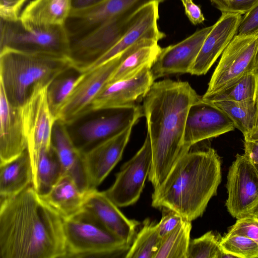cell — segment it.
<instances>
[{"mask_svg":"<svg viewBox=\"0 0 258 258\" xmlns=\"http://www.w3.org/2000/svg\"><path fill=\"white\" fill-rule=\"evenodd\" d=\"M1 258H63V219L30 185L0 199Z\"/></svg>","mask_w":258,"mask_h":258,"instance_id":"6da1fadb","label":"cell"},{"mask_svg":"<svg viewBox=\"0 0 258 258\" xmlns=\"http://www.w3.org/2000/svg\"><path fill=\"white\" fill-rule=\"evenodd\" d=\"M200 97L188 82L166 79L154 82L143 98L152 154L148 177L154 189L188 152L183 141L186 117Z\"/></svg>","mask_w":258,"mask_h":258,"instance_id":"7a4b0ae2","label":"cell"},{"mask_svg":"<svg viewBox=\"0 0 258 258\" xmlns=\"http://www.w3.org/2000/svg\"><path fill=\"white\" fill-rule=\"evenodd\" d=\"M221 180V160L214 149L188 151L154 189L152 206L174 211L191 222L203 214Z\"/></svg>","mask_w":258,"mask_h":258,"instance_id":"3957f363","label":"cell"},{"mask_svg":"<svg viewBox=\"0 0 258 258\" xmlns=\"http://www.w3.org/2000/svg\"><path fill=\"white\" fill-rule=\"evenodd\" d=\"M73 69L69 56L43 52L0 49V86L11 104L22 106L33 87L50 82Z\"/></svg>","mask_w":258,"mask_h":258,"instance_id":"277c9868","label":"cell"},{"mask_svg":"<svg viewBox=\"0 0 258 258\" xmlns=\"http://www.w3.org/2000/svg\"><path fill=\"white\" fill-rule=\"evenodd\" d=\"M63 258L113 257L127 251L131 246L82 209L63 219Z\"/></svg>","mask_w":258,"mask_h":258,"instance_id":"5b68a950","label":"cell"},{"mask_svg":"<svg viewBox=\"0 0 258 258\" xmlns=\"http://www.w3.org/2000/svg\"><path fill=\"white\" fill-rule=\"evenodd\" d=\"M0 49L8 48L69 57L71 41L64 26H38L26 24L20 17L1 18Z\"/></svg>","mask_w":258,"mask_h":258,"instance_id":"8992f818","label":"cell"},{"mask_svg":"<svg viewBox=\"0 0 258 258\" xmlns=\"http://www.w3.org/2000/svg\"><path fill=\"white\" fill-rule=\"evenodd\" d=\"M52 81L35 84L24 103L20 106L33 174L41 152L51 146L52 130L57 120L47 99L48 87Z\"/></svg>","mask_w":258,"mask_h":258,"instance_id":"52a82bcc","label":"cell"},{"mask_svg":"<svg viewBox=\"0 0 258 258\" xmlns=\"http://www.w3.org/2000/svg\"><path fill=\"white\" fill-rule=\"evenodd\" d=\"M132 47L92 70L80 73L73 89L56 115L57 120L68 125L92 112V103L97 95L130 53Z\"/></svg>","mask_w":258,"mask_h":258,"instance_id":"ba28073f","label":"cell"},{"mask_svg":"<svg viewBox=\"0 0 258 258\" xmlns=\"http://www.w3.org/2000/svg\"><path fill=\"white\" fill-rule=\"evenodd\" d=\"M258 35L236 34L225 49L204 94L219 91L257 68Z\"/></svg>","mask_w":258,"mask_h":258,"instance_id":"9c48e42d","label":"cell"},{"mask_svg":"<svg viewBox=\"0 0 258 258\" xmlns=\"http://www.w3.org/2000/svg\"><path fill=\"white\" fill-rule=\"evenodd\" d=\"M140 9L117 16L90 33L71 42L69 57L73 69L76 71L90 64L109 50L130 28Z\"/></svg>","mask_w":258,"mask_h":258,"instance_id":"30bf717a","label":"cell"},{"mask_svg":"<svg viewBox=\"0 0 258 258\" xmlns=\"http://www.w3.org/2000/svg\"><path fill=\"white\" fill-rule=\"evenodd\" d=\"M104 113L82 124L73 142L82 153L98 143L133 126L144 115L138 104L105 109Z\"/></svg>","mask_w":258,"mask_h":258,"instance_id":"8fae6325","label":"cell"},{"mask_svg":"<svg viewBox=\"0 0 258 258\" xmlns=\"http://www.w3.org/2000/svg\"><path fill=\"white\" fill-rule=\"evenodd\" d=\"M150 139L147 134L143 145L137 153L124 163L116 174L114 183L105 193L117 207L136 203L141 196L152 164Z\"/></svg>","mask_w":258,"mask_h":258,"instance_id":"7c38bea8","label":"cell"},{"mask_svg":"<svg viewBox=\"0 0 258 258\" xmlns=\"http://www.w3.org/2000/svg\"><path fill=\"white\" fill-rule=\"evenodd\" d=\"M228 212L237 219L244 218L258 202V172L247 156L237 154L227 175Z\"/></svg>","mask_w":258,"mask_h":258,"instance_id":"4fadbf2b","label":"cell"},{"mask_svg":"<svg viewBox=\"0 0 258 258\" xmlns=\"http://www.w3.org/2000/svg\"><path fill=\"white\" fill-rule=\"evenodd\" d=\"M166 0H104L86 9L72 11L64 24L71 42L93 32L115 17L139 10L153 2Z\"/></svg>","mask_w":258,"mask_h":258,"instance_id":"5bb4252c","label":"cell"},{"mask_svg":"<svg viewBox=\"0 0 258 258\" xmlns=\"http://www.w3.org/2000/svg\"><path fill=\"white\" fill-rule=\"evenodd\" d=\"M235 128L232 119L215 104L201 96L190 107L186 117L183 141L188 151L196 144L217 137Z\"/></svg>","mask_w":258,"mask_h":258,"instance_id":"9a60e30c","label":"cell"},{"mask_svg":"<svg viewBox=\"0 0 258 258\" xmlns=\"http://www.w3.org/2000/svg\"><path fill=\"white\" fill-rule=\"evenodd\" d=\"M160 3H149L138 12L135 20L120 39L106 53L93 62L78 69L79 73L92 70L123 52L140 41L151 38L158 41L165 37L158 25Z\"/></svg>","mask_w":258,"mask_h":258,"instance_id":"2e32d148","label":"cell"},{"mask_svg":"<svg viewBox=\"0 0 258 258\" xmlns=\"http://www.w3.org/2000/svg\"><path fill=\"white\" fill-rule=\"evenodd\" d=\"M212 27L203 28L176 44L162 48L151 68L154 80L171 74L189 73Z\"/></svg>","mask_w":258,"mask_h":258,"instance_id":"e0dca14e","label":"cell"},{"mask_svg":"<svg viewBox=\"0 0 258 258\" xmlns=\"http://www.w3.org/2000/svg\"><path fill=\"white\" fill-rule=\"evenodd\" d=\"M151 68L147 66L130 78L106 84L93 101L92 111L137 104L154 82Z\"/></svg>","mask_w":258,"mask_h":258,"instance_id":"ac0fdd59","label":"cell"},{"mask_svg":"<svg viewBox=\"0 0 258 258\" xmlns=\"http://www.w3.org/2000/svg\"><path fill=\"white\" fill-rule=\"evenodd\" d=\"M133 126L83 153L90 190L96 189L121 159Z\"/></svg>","mask_w":258,"mask_h":258,"instance_id":"d6986e66","label":"cell"},{"mask_svg":"<svg viewBox=\"0 0 258 258\" xmlns=\"http://www.w3.org/2000/svg\"><path fill=\"white\" fill-rule=\"evenodd\" d=\"M242 18L239 14L222 12L206 37L189 74L200 76L208 72L237 34Z\"/></svg>","mask_w":258,"mask_h":258,"instance_id":"ffe728a7","label":"cell"},{"mask_svg":"<svg viewBox=\"0 0 258 258\" xmlns=\"http://www.w3.org/2000/svg\"><path fill=\"white\" fill-rule=\"evenodd\" d=\"M82 210L89 213L110 233L131 245L138 221L128 219L104 191L87 192Z\"/></svg>","mask_w":258,"mask_h":258,"instance_id":"44dd1931","label":"cell"},{"mask_svg":"<svg viewBox=\"0 0 258 258\" xmlns=\"http://www.w3.org/2000/svg\"><path fill=\"white\" fill-rule=\"evenodd\" d=\"M27 146L20 106L10 103L0 86V164L16 158Z\"/></svg>","mask_w":258,"mask_h":258,"instance_id":"7402d4cb","label":"cell"},{"mask_svg":"<svg viewBox=\"0 0 258 258\" xmlns=\"http://www.w3.org/2000/svg\"><path fill=\"white\" fill-rule=\"evenodd\" d=\"M51 146L61 164L63 175H68L84 192L90 190L83 153L75 146L67 125L57 120L53 126Z\"/></svg>","mask_w":258,"mask_h":258,"instance_id":"603a6c76","label":"cell"},{"mask_svg":"<svg viewBox=\"0 0 258 258\" xmlns=\"http://www.w3.org/2000/svg\"><path fill=\"white\" fill-rule=\"evenodd\" d=\"M72 9V0H33L23 10L20 18L30 25L64 26Z\"/></svg>","mask_w":258,"mask_h":258,"instance_id":"cb8c5ba5","label":"cell"},{"mask_svg":"<svg viewBox=\"0 0 258 258\" xmlns=\"http://www.w3.org/2000/svg\"><path fill=\"white\" fill-rule=\"evenodd\" d=\"M33 172L28 149L21 155L0 164V199L14 196L33 184Z\"/></svg>","mask_w":258,"mask_h":258,"instance_id":"d4e9b609","label":"cell"},{"mask_svg":"<svg viewBox=\"0 0 258 258\" xmlns=\"http://www.w3.org/2000/svg\"><path fill=\"white\" fill-rule=\"evenodd\" d=\"M86 193L71 177L63 175L47 194L40 197L64 219L81 211Z\"/></svg>","mask_w":258,"mask_h":258,"instance_id":"484cf974","label":"cell"},{"mask_svg":"<svg viewBox=\"0 0 258 258\" xmlns=\"http://www.w3.org/2000/svg\"><path fill=\"white\" fill-rule=\"evenodd\" d=\"M158 42L157 40L153 39L145 38L135 44L111 75L107 83L130 78L145 67H152L162 49Z\"/></svg>","mask_w":258,"mask_h":258,"instance_id":"4316f807","label":"cell"},{"mask_svg":"<svg viewBox=\"0 0 258 258\" xmlns=\"http://www.w3.org/2000/svg\"><path fill=\"white\" fill-rule=\"evenodd\" d=\"M63 175L61 164L52 147L43 150L33 174V186L37 194L41 197L47 194Z\"/></svg>","mask_w":258,"mask_h":258,"instance_id":"83f0119b","label":"cell"},{"mask_svg":"<svg viewBox=\"0 0 258 258\" xmlns=\"http://www.w3.org/2000/svg\"><path fill=\"white\" fill-rule=\"evenodd\" d=\"M258 94V69L244 75L230 86L210 94H204L202 99L214 103L221 101H255Z\"/></svg>","mask_w":258,"mask_h":258,"instance_id":"f1b7e54d","label":"cell"},{"mask_svg":"<svg viewBox=\"0 0 258 258\" xmlns=\"http://www.w3.org/2000/svg\"><path fill=\"white\" fill-rule=\"evenodd\" d=\"M162 239L159 233L157 223L146 219L143 222L142 228L136 233L125 257L155 258Z\"/></svg>","mask_w":258,"mask_h":258,"instance_id":"f546056e","label":"cell"},{"mask_svg":"<svg viewBox=\"0 0 258 258\" xmlns=\"http://www.w3.org/2000/svg\"><path fill=\"white\" fill-rule=\"evenodd\" d=\"M191 229V221L183 219L162 238L155 258H187Z\"/></svg>","mask_w":258,"mask_h":258,"instance_id":"4dcf8cb0","label":"cell"},{"mask_svg":"<svg viewBox=\"0 0 258 258\" xmlns=\"http://www.w3.org/2000/svg\"><path fill=\"white\" fill-rule=\"evenodd\" d=\"M233 121L235 128L244 136L255 127L256 101H221L213 103Z\"/></svg>","mask_w":258,"mask_h":258,"instance_id":"1f68e13d","label":"cell"},{"mask_svg":"<svg viewBox=\"0 0 258 258\" xmlns=\"http://www.w3.org/2000/svg\"><path fill=\"white\" fill-rule=\"evenodd\" d=\"M68 71L53 79L47 89L48 103L56 118L60 108L73 89L80 74H66Z\"/></svg>","mask_w":258,"mask_h":258,"instance_id":"d6a6232c","label":"cell"},{"mask_svg":"<svg viewBox=\"0 0 258 258\" xmlns=\"http://www.w3.org/2000/svg\"><path fill=\"white\" fill-rule=\"evenodd\" d=\"M220 240L212 231L190 240L187 258H220Z\"/></svg>","mask_w":258,"mask_h":258,"instance_id":"836d02e7","label":"cell"},{"mask_svg":"<svg viewBox=\"0 0 258 258\" xmlns=\"http://www.w3.org/2000/svg\"><path fill=\"white\" fill-rule=\"evenodd\" d=\"M221 247L237 258H258V243L240 235H225L220 240Z\"/></svg>","mask_w":258,"mask_h":258,"instance_id":"e575fe53","label":"cell"},{"mask_svg":"<svg viewBox=\"0 0 258 258\" xmlns=\"http://www.w3.org/2000/svg\"><path fill=\"white\" fill-rule=\"evenodd\" d=\"M235 234L247 237L258 243V220L249 218L237 219L226 235Z\"/></svg>","mask_w":258,"mask_h":258,"instance_id":"d590c367","label":"cell"},{"mask_svg":"<svg viewBox=\"0 0 258 258\" xmlns=\"http://www.w3.org/2000/svg\"><path fill=\"white\" fill-rule=\"evenodd\" d=\"M244 15L237 34L258 35V3Z\"/></svg>","mask_w":258,"mask_h":258,"instance_id":"8d00e7d4","label":"cell"},{"mask_svg":"<svg viewBox=\"0 0 258 258\" xmlns=\"http://www.w3.org/2000/svg\"><path fill=\"white\" fill-rule=\"evenodd\" d=\"M162 216L158 224V231L163 238L184 219L179 214L174 211L163 208Z\"/></svg>","mask_w":258,"mask_h":258,"instance_id":"74e56055","label":"cell"},{"mask_svg":"<svg viewBox=\"0 0 258 258\" xmlns=\"http://www.w3.org/2000/svg\"><path fill=\"white\" fill-rule=\"evenodd\" d=\"M27 0H0L1 18L16 19L20 17L21 10Z\"/></svg>","mask_w":258,"mask_h":258,"instance_id":"f35d334b","label":"cell"},{"mask_svg":"<svg viewBox=\"0 0 258 258\" xmlns=\"http://www.w3.org/2000/svg\"><path fill=\"white\" fill-rule=\"evenodd\" d=\"M257 3L258 0H228L219 10L243 15Z\"/></svg>","mask_w":258,"mask_h":258,"instance_id":"ab89813d","label":"cell"},{"mask_svg":"<svg viewBox=\"0 0 258 258\" xmlns=\"http://www.w3.org/2000/svg\"><path fill=\"white\" fill-rule=\"evenodd\" d=\"M184 8L185 13L189 21L194 25L203 23L205 17L200 7L196 4L193 0H180Z\"/></svg>","mask_w":258,"mask_h":258,"instance_id":"60d3db41","label":"cell"},{"mask_svg":"<svg viewBox=\"0 0 258 258\" xmlns=\"http://www.w3.org/2000/svg\"><path fill=\"white\" fill-rule=\"evenodd\" d=\"M244 154L258 172V142L244 140Z\"/></svg>","mask_w":258,"mask_h":258,"instance_id":"b9f144b4","label":"cell"},{"mask_svg":"<svg viewBox=\"0 0 258 258\" xmlns=\"http://www.w3.org/2000/svg\"><path fill=\"white\" fill-rule=\"evenodd\" d=\"M104 0H72V11L80 10L97 5Z\"/></svg>","mask_w":258,"mask_h":258,"instance_id":"7bdbcfd3","label":"cell"},{"mask_svg":"<svg viewBox=\"0 0 258 258\" xmlns=\"http://www.w3.org/2000/svg\"><path fill=\"white\" fill-rule=\"evenodd\" d=\"M244 136V140L258 142V127H254L251 132Z\"/></svg>","mask_w":258,"mask_h":258,"instance_id":"ee69618b","label":"cell"},{"mask_svg":"<svg viewBox=\"0 0 258 258\" xmlns=\"http://www.w3.org/2000/svg\"><path fill=\"white\" fill-rule=\"evenodd\" d=\"M244 218H249L258 220V202L248 212Z\"/></svg>","mask_w":258,"mask_h":258,"instance_id":"f6af8a7d","label":"cell"},{"mask_svg":"<svg viewBox=\"0 0 258 258\" xmlns=\"http://www.w3.org/2000/svg\"><path fill=\"white\" fill-rule=\"evenodd\" d=\"M211 2L214 4L216 7L220 10L221 7L226 4L228 0H210Z\"/></svg>","mask_w":258,"mask_h":258,"instance_id":"bcb514c9","label":"cell"},{"mask_svg":"<svg viewBox=\"0 0 258 258\" xmlns=\"http://www.w3.org/2000/svg\"><path fill=\"white\" fill-rule=\"evenodd\" d=\"M258 127V94L256 100V114L254 127Z\"/></svg>","mask_w":258,"mask_h":258,"instance_id":"7dc6e473","label":"cell"},{"mask_svg":"<svg viewBox=\"0 0 258 258\" xmlns=\"http://www.w3.org/2000/svg\"><path fill=\"white\" fill-rule=\"evenodd\" d=\"M256 64L257 68L258 69V49H257L256 54Z\"/></svg>","mask_w":258,"mask_h":258,"instance_id":"c3c4849f","label":"cell"}]
</instances>
